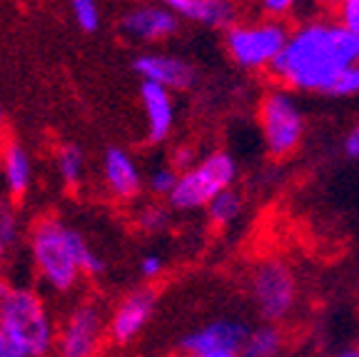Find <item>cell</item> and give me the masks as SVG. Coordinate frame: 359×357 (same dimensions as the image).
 Listing matches in <instances>:
<instances>
[{
	"instance_id": "obj_33",
	"label": "cell",
	"mask_w": 359,
	"mask_h": 357,
	"mask_svg": "<svg viewBox=\"0 0 359 357\" xmlns=\"http://www.w3.org/2000/svg\"><path fill=\"white\" fill-rule=\"evenodd\" d=\"M3 270H6V247L0 245V285L6 283V280H3Z\"/></svg>"
},
{
	"instance_id": "obj_22",
	"label": "cell",
	"mask_w": 359,
	"mask_h": 357,
	"mask_svg": "<svg viewBox=\"0 0 359 357\" xmlns=\"http://www.w3.org/2000/svg\"><path fill=\"white\" fill-rule=\"evenodd\" d=\"M20 240V218L13 200H0V245L11 250Z\"/></svg>"
},
{
	"instance_id": "obj_30",
	"label": "cell",
	"mask_w": 359,
	"mask_h": 357,
	"mask_svg": "<svg viewBox=\"0 0 359 357\" xmlns=\"http://www.w3.org/2000/svg\"><path fill=\"white\" fill-rule=\"evenodd\" d=\"M342 150H344V155H347L349 160H359V120L347 130V135H344Z\"/></svg>"
},
{
	"instance_id": "obj_24",
	"label": "cell",
	"mask_w": 359,
	"mask_h": 357,
	"mask_svg": "<svg viewBox=\"0 0 359 357\" xmlns=\"http://www.w3.org/2000/svg\"><path fill=\"white\" fill-rule=\"evenodd\" d=\"M177 180H180V173L172 168V165H160V168H155L150 173V178H147V188H150L152 195L157 197H168L175 193V188H177Z\"/></svg>"
},
{
	"instance_id": "obj_26",
	"label": "cell",
	"mask_w": 359,
	"mask_h": 357,
	"mask_svg": "<svg viewBox=\"0 0 359 357\" xmlns=\"http://www.w3.org/2000/svg\"><path fill=\"white\" fill-rule=\"evenodd\" d=\"M334 20L344 30L359 35V0H342L334 6Z\"/></svg>"
},
{
	"instance_id": "obj_7",
	"label": "cell",
	"mask_w": 359,
	"mask_h": 357,
	"mask_svg": "<svg viewBox=\"0 0 359 357\" xmlns=\"http://www.w3.org/2000/svg\"><path fill=\"white\" fill-rule=\"evenodd\" d=\"M250 297L264 323L280 325L297 307V275L282 260H262L250 275Z\"/></svg>"
},
{
	"instance_id": "obj_9",
	"label": "cell",
	"mask_w": 359,
	"mask_h": 357,
	"mask_svg": "<svg viewBox=\"0 0 359 357\" xmlns=\"http://www.w3.org/2000/svg\"><path fill=\"white\" fill-rule=\"evenodd\" d=\"M247 335H250V327L245 323L219 318L190 330L187 335L180 337L177 347L182 355H219V352L240 355Z\"/></svg>"
},
{
	"instance_id": "obj_23",
	"label": "cell",
	"mask_w": 359,
	"mask_h": 357,
	"mask_svg": "<svg viewBox=\"0 0 359 357\" xmlns=\"http://www.w3.org/2000/svg\"><path fill=\"white\" fill-rule=\"evenodd\" d=\"M73 20L83 33H97L100 28V8L95 0H73L70 3Z\"/></svg>"
},
{
	"instance_id": "obj_5",
	"label": "cell",
	"mask_w": 359,
	"mask_h": 357,
	"mask_svg": "<svg viewBox=\"0 0 359 357\" xmlns=\"http://www.w3.org/2000/svg\"><path fill=\"white\" fill-rule=\"evenodd\" d=\"M257 123L262 143L272 157H290L304 140L307 120L299 100L290 90L275 88L262 95L257 105Z\"/></svg>"
},
{
	"instance_id": "obj_28",
	"label": "cell",
	"mask_w": 359,
	"mask_h": 357,
	"mask_svg": "<svg viewBox=\"0 0 359 357\" xmlns=\"http://www.w3.org/2000/svg\"><path fill=\"white\" fill-rule=\"evenodd\" d=\"M197 150L192 145H177L172 150V168L177 170V173H187L190 168H195L197 165Z\"/></svg>"
},
{
	"instance_id": "obj_6",
	"label": "cell",
	"mask_w": 359,
	"mask_h": 357,
	"mask_svg": "<svg viewBox=\"0 0 359 357\" xmlns=\"http://www.w3.org/2000/svg\"><path fill=\"white\" fill-rule=\"evenodd\" d=\"M237 180V162L230 152L215 150L205 155L195 168L180 173L177 188L170 195V210L190 212L208 207L219 193L230 190Z\"/></svg>"
},
{
	"instance_id": "obj_35",
	"label": "cell",
	"mask_w": 359,
	"mask_h": 357,
	"mask_svg": "<svg viewBox=\"0 0 359 357\" xmlns=\"http://www.w3.org/2000/svg\"><path fill=\"white\" fill-rule=\"evenodd\" d=\"M3 128H6V112H3V105H0V135H3Z\"/></svg>"
},
{
	"instance_id": "obj_13",
	"label": "cell",
	"mask_w": 359,
	"mask_h": 357,
	"mask_svg": "<svg viewBox=\"0 0 359 357\" xmlns=\"http://www.w3.org/2000/svg\"><path fill=\"white\" fill-rule=\"evenodd\" d=\"M102 175L105 185L118 200H135L142 193V175L137 162L133 160L128 150L123 148H107L102 157Z\"/></svg>"
},
{
	"instance_id": "obj_19",
	"label": "cell",
	"mask_w": 359,
	"mask_h": 357,
	"mask_svg": "<svg viewBox=\"0 0 359 357\" xmlns=\"http://www.w3.org/2000/svg\"><path fill=\"white\" fill-rule=\"evenodd\" d=\"M57 175L67 188H78L83 183V173H85V155L75 143H65V145L57 148Z\"/></svg>"
},
{
	"instance_id": "obj_2",
	"label": "cell",
	"mask_w": 359,
	"mask_h": 357,
	"mask_svg": "<svg viewBox=\"0 0 359 357\" xmlns=\"http://www.w3.org/2000/svg\"><path fill=\"white\" fill-rule=\"evenodd\" d=\"M0 330L30 357L50 355L55 347V323L43 295L30 287L0 285Z\"/></svg>"
},
{
	"instance_id": "obj_4",
	"label": "cell",
	"mask_w": 359,
	"mask_h": 357,
	"mask_svg": "<svg viewBox=\"0 0 359 357\" xmlns=\"http://www.w3.org/2000/svg\"><path fill=\"white\" fill-rule=\"evenodd\" d=\"M290 33L292 28L280 20H237L224 30V51L242 70H269L285 51Z\"/></svg>"
},
{
	"instance_id": "obj_16",
	"label": "cell",
	"mask_w": 359,
	"mask_h": 357,
	"mask_svg": "<svg viewBox=\"0 0 359 357\" xmlns=\"http://www.w3.org/2000/svg\"><path fill=\"white\" fill-rule=\"evenodd\" d=\"M0 168H3V180H6L11 200H20L28 193L30 183H33V162H30L28 150L18 140H8L6 145H3V150H0Z\"/></svg>"
},
{
	"instance_id": "obj_25",
	"label": "cell",
	"mask_w": 359,
	"mask_h": 357,
	"mask_svg": "<svg viewBox=\"0 0 359 357\" xmlns=\"http://www.w3.org/2000/svg\"><path fill=\"white\" fill-rule=\"evenodd\" d=\"M357 95H359V65H352L334 80V85H332L330 93H327V98L347 100V98H357Z\"/></svg>"
},
{
	"instance_id": "obj_17",
	"label": "cell",
	"mask_w": 359,
	"mask_h": 357,
	"mask_svg": "<svg viewBox=\"0 0 359 357\" xmlns=\"http://www.w3.org/2000/svg\"><path fill=\"white\" fill-rule=\"evenodd\" d=\"M285 350V332L280 325L262 323L257 327H250L240 357H280Z\"/></svg>"
},
{
	"instance_id": "obj_3",
	"label": "cell",
	"mask_w": 359,
	"mask_h": 357,
	"mask_svg": "<svg viewBox=\"0 0 359 357\" xmlns=\"http://www.w3.org/2000/svg\"><path fill=\"white\" fill-rule=\"evenodd\" d=\"M70 230L55 215H40L30 225V252L33 263L50 290L70 292L80 280V265L70 245Z\"/></svg>"
},
{
	"instance_id": "obj_29",
	"label": "cell",
	"mask_w": 359,
	"mask_h": 357,
	"mask_svg": "<svg viewBox=\"0 0 359 357\" xmlns=\"http://www.w3.org/2000/svg\"><path fill=\"white\" fill-rule=\"evenodd\" d=\"M140 275L145 280H155V278H160L163 275V270H165V263H163V257L160 255H155V252H147V255H142L140 257Z\"/></svg>"
},
{
	"instance_id": "obj_36",
	"label": "cell",
	"mask_w": 359,
	"mask_h": 357,
	"mask_svg": "<svg viewBox=\"0 0 359 357\" xmlns=\"http://www.w3.org/2000/svg\"><path fill=\"white\" fill-rule=\"evenodd\" d=\"M357 347H359V345H357Z\"/></svg>"
},
{
	"instance_id": "obj_12",
	"label": "cell",
	"mask_w": 359,
	"mask_h": 357,
	"mask_svg": "<svg viewBox=\"0 0 359 357\" xmlns=\"http://www.w3.org/2000/svg\"><path fill=\"white\" fill-rule=\"evenodd\" d=\"M180 18L168 6H137L120 18V30L137 43H163L177 35Z\"/></svg>"
},
{
	"instance_id": "obj_1",
	"label": "cell",
	"mask_w": 359,
	"mask_h": 357,
	"mask_svg": "<svg viewBox=\"0 0 359 357\" xmlns=\"http://www.w3.org/2000/svg\"><path fill=\"white\" fill-rule=\"evenodd\" d=\"M352 65H359V35L344 30L334 18H309L292 28L269 73L290 93L327 95Z\"/></svg>"
},
{
	"instance_id": "obj_18",
	"label": "cell",
	"mask_w": 359,
	"mask_h": 357,
	"mask_svg": "<svg viewBox=\"0 0 359 357\" xmlns=\"http://www.w3.org/2000/svg\"><path fill=\"white\" fill-rule=\"evenodd\" d=\"M242 210H245V197H242L240 190L230 188V190H224V193H219L208 205V218H210V223L224 228V225L235 223L242 215Z\"/></svg>"
},
{
	"instance_id": "obj_31",
	"label": "cell",
	"mask_w": 359,
	"mask_h": 357,
	"mask_svg": "<svg viewBox=\"0 0 359 357\" xmlns=\"http://www.w3.org/2000/svg\"><path fill=\"white\" fill-rule=\"evenodd\" d=\"M0 357H30V355L0 330Z\"/></svg>"
},
{
	"instance_id": "obj_20",
	"label": "cell",
	"mask_w": 359,
	"mask_h": 357,
	"mask_svg": "<svg viewBox=\"0 0 359 357\" xmlns=\"http://www.w3.org/2000/svg\"><path fill=\"white\" fill-rule=\"evenodd\" d=\"M70 245H73L75 260H78V265H80V273L88 275V278H100V275L105 273L102 257L88 245V240H85L75 228L70 230Z\"/></svg>"
},
{
	"instance_id": "obj_34",
	"label": "cell",
	"mask_w": 359,
	"mask_h": 357,
	"mask_svg": "<svg viewBox=\"0 0 359 357\" xmlns=\"http://www.w3.org/2000/svg\"><path fill=\"white\" fill-rule=\"evenodd\" d=\"M182 357H240L235 352H219V355H182Z\"/></svg>"
},
{
	"instance_id": "obj_32",
	"label": "cell",
	"mask_w": 359,
	"mask_h": 357,
	"mask_svg": "<svg viewBox=\"0 0 359 357\" xmlns=\"http://www.w3.org/2000/svg\"><path fill=\"white\" fill-rule=\"evenodd\" d=\"M332 357H359V347H342V350H337Z\"/></svg>"
},
{
	"instance_id": "obj_10",
	"label": "cell",
	"mask_w": 359,
	"mask_h": 357,
	"mask_svg": "<svg viewBox=\"0 0 359 357\" xmlns=\"http://www.w3.org/2000/svg\"><path fill=\"white\" fill-rule=\"evenodd\" d=\"M133 70L140 75L142 83H155L170 93H185L197 83L195 65L172 53H142L133 60Z\"/></svg>"
},
{
	"instance_id": "obj_14",
	"label": "cell",
	"mask_w": 359,
	"mask_h": 357,
	"mask_svg": "<svg viewBox=\"0 0 359 357\" xmlns=\"http://www.w3.org/2000/svg\"><path fill=\"white\" fill-rule=\"evenodd\" d=\"M165 6L180 20L197 22L205 28L227 30L237 22V8L230 0H168Z\"/></svg>"
},
{
	"instance_id": "obj_21",
	"label": "cell",
	"mask_w": 359,
	"mask_h": 357,
	"mask_svg": "<svg viewBox=\"0 0 359 357\" xmlns=\"http://www.w3.org/2000/svg\"><path fill=\"white\" fill-rule=\"evenodd\" d=\"M135 223H137V228H140L142 233L160 235L163 230L170 228V207L157 205V202H152V205H145L140 212H137Z\"/></svg>"
},
{
	"instance_id": "obj_27",
	"label": "cell",
	"mask_w": 359,
	"mask_h": 357,
	"mask_svg": "<svg viewBox=\"0 0 359 357\" xmlns=\"http://www.w3.org/2000/svg\"><path fill=\"white\" fill-rule=\"evenodd\" d=\"M294 11H297V3H294V0H262V3H259V13H262V18H267V20L285 22V18H290Z\"/></svg>"
},
{
	"instance_id": "obj_15",
	"label": "cell",
	"mask_w": 359,
	"mask_h": 357,
	"mask_svg": "<svg viewBox=\"0 0 359 357\" xmlns=\"http://www.w3.org/2000/svg\"><path fill=\"white\" fill-rule=\"evenodd\" d=\"M140 100L145 108L147 140L165 143L175 128V100L172 93L155 83H140Z\"/></svg>"
},
{
	"instance_id": "obj_11",
	"label": "cell",
	"mask_w": 359,
	"mask_h": 357,
	"mask_svg": "<svg viewBox=\"0 0 359 357\" xmlns=\"http://www.w3.org/2000/svg\"><path fill=\"white\" fill-rule=\"evenodd\" d=\"M155 305L157 295L152 287H137V290L128 292L112 310L110 323H107V335L112 337V342H118V345L133 342L147 327L152 313H155Z\"/></svg>"
},
{
	"instance_id": "obj_8",
	"label": "cell",
	"mask_w": 359,
	"mask_h": 357,
	"mask_svg": "<svg viewBox=\"0 0 359 357\" xmlns=\"http://www.w3.org/2000/svg\"><path fill=\"white\" fill-rule=\"evenodd\" d=\"M105 335V318L97 302L83 300L62 320L57 332V357H95Z\"/></svg>"
}]
</instances>
